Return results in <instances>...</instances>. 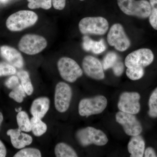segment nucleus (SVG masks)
<instances>
[{
    "instance_id": "nucleus-1",
    "label": "nucleus",
    "mask_w": 157,
    "mask_h": 157,
    "mask_svg": "<svg viewBox=\"0 0 157 157\" xmlns=\"http://www.w3.org/2000/svg\"><path fill=\"white\" fill-rule=\"evenodd\" d=\"M38 16L34 11L21 10L10 15L6 22L7 28L12 32H19L35 25Z\"/></svg>"
},
{
    "instance_id": "nucleus-2",
    "label": "nucleus",
    "mask_w": 157,
    "mask_h": 157,
    "mask_svg": "<svg viewBox=\"0 0 157 157\" xmlns=\"http://www.w3.org/2000/svg\"><path fill=\"white\" fill-rule=\"evenodd\" d=\"M117 4L125 14L140 18L148 17L151 11L150 4L147 0H117Z\"/></svg>"
},
{
    "instance_id": "nucleus-3",
    "label": "nucleus",
    "mask_w": 157,
    "mask_h": 157,
    "mask_svg": "<svg viewBox=\"0 0 157 157\" xmlns=\"http://www.w3.org/2000/svg\"><path fill=\"white\" fill-rule=\"evenodd\" d=\"M76 137L79 144L84 147L91 144L104 146L108 141L107 136L104 132L91 127L78 130L76 133Z\"/></svg>"
},
{
    "instance_id": "nucleus-4",
    "label": "nucleus",
    "mask_w": 157,
    "mask_h": 157,
    "mask_svg": "<svg viewBox=\"0 0 157 157\" xmlns=\"http://www.w3.org/2000/svg\"><path fill=\"white\" fill-rule=\"evenodd\" d=\"M107 98L99 95L82 99L78 104V113L81 116H90L103 112L107 107Z\"/></svg>"
},
{
    "instance_id": "nucleus-5",
    "label": "nucleus",
    "mask_w": 157,
    "mask_h": 157,
    "mask_svg": "<svg viewBox=\"0 0 157 157\" xmlns=\"http://www.w3.org/2000/svg\"><path fill=\"white\" fill-rule=\"evenodd\" d=\"M47 45L44 37L36 34H27L21 38L18 43L19 50L29 55L40 53Z\"/></svg>"
},
{
    "instance_id": "nucleus-6",
    "label": "nucleus",
    "mask_w": 157,
    "mask_h": 157,
    "mask_svg": "<svg viewBox=\"0 0 157 157\" xmlns=\"http://www.w3.org/2000/svg\"><path fill=\"white\" fill-rule=\"evenodd\" d=\"M78 28L84 35H103L108 30L109 24L104 17H86L79 21Z\"/></svg>"
},
{
    "instance_id": "nucleus-7",
    "label": "nucleus",
    "mask_w": 157,
    "mask_h": 157,
    "mask_svg": "<svg viewBox=\"0 0 157 157\" xmlns=\"http://www.w3.org/2000/svg\"><path fill=\"white\" fill-rule=\"evenodd\" d=\"M61 76L65 81L74 82L82 75V70L74 60L70 58H61L57 63Z\"/></svg>"
},
{
    "instance_id": "nucleus-8",
    "label": "nucleus",
    "mask_w": 157,
    "mask_h": 157,
    "mask_svg": "<svg viewBox=\"0 0 157 157\" xmlns=\"http://www.w3.org/2000/svg\"><path fill=\"white\" fill-rule=\"evenodd\" d=\"M107 39L109 45L113 46L119 51H125L131 45L130 39L120 24H115L111 27L107 35Z\"/></svg>"
},
{
    "instance_id": "nucleus-9",
    "label": "nucleus",
    "mask_w": 157,
    "mask_h": 157,
    "mask_svg": "<svg viewBox=\"0 0 157 157\" xmlns=\"http://www.w3.org/2000/svg\"><path fill=\"white\" fill-rule=\"evenodd\" d=\"M154 56L148 48H141L131 52L125 59V65L127 68L144 67L152 63Z\"/></svg>"
},
{
    "instance_id": "nucleus-10",
    "label": "nucleus",
    "mask_w": 157,
    "mask_h": 157,
    "mask_svg": "<svg viewBox=\"0 0 157 157\" xmlns=\"http://www.w3.org/2000/svg\"><path fill=\"white\" fill-rule=\"evenodd\" d=\"M72 90L70 86L63 82L57 84L55 91L54 104L58 111H67L70 106L72 99Z\"/></svg>"
},
{
    "instance_id": "nucleus-11",
    "label": "nucleus",
    "mask_w": 157,
    "mask_h": 157,
    "mask_svg": "<svg viewBox=\"0 0 157 157\" xmlns=\"http://www.w3.org/2000/svg\"><path fill=\"white\" fill-rule=\"evenodd\" d=\"M116 120L122 126L127 135L136 136L140 135L142 132L141 124L134 114L120 111L116 115Z\"/></svg>"
},
{
    "instance_id": "nucleus-12",
    "label": "nucleus",
    "mask_w": 157,
    "mask_h": 157,
    "mask_svg": "<svg viewBox=\"0 0 157 157\" xmlns=\"http://www.w3.org/2000/svg\"><path fill=\"white\" fill-rule=\"evenodd\" d=\"M140 95L137 92L123 93L118 103V108L122 112L136 114L140 110Z\"/></svg>"
},
{
    "instance_id": "nucleus-13",
    "label": "nucleus",
    "mask_w": 157,
    "mask_h": 157,
    "mask_svg": "<svg viewBox=\"0 0 157 157\" xmlns=\"http://www.w3.org/2000/svg\"><path fill=\"white\" fill-rule=\"evenodd\" d=\"M82 67L84 73L90 78L101 80L105 77L102 64L94 57L91 56L85 57L82 61Z\"/></svg>"
},
{
    "instance_id": "nucleus-14",
    "label": "nucleus",
    "mask_w": 157,
    "mask_h": 157,
    "mask_svg": "<svg viewBox=\"0 0 157 157\" xmlns=\"http://www.w3.org/2000/svg\"><path fill=\"white\" fill-rule=\"evenodd\" d=\"M0 54L3 58L15 67L21 69L24 65L23 58L17 49L8 45H3L0 48Z\"/></svg>"
},
{
    "instance_id": "nucleus-15",
    "label": "nucleus",
    "mask_w": 157,
    "mask_h": 157,
    "mask_svg": "<svg viewBox=\"0 0 157 157\" xmlns=\"http://www.w3.org/2000/svg\"><path fill=\"white\" fill-rule=\"evenodd\" d=\"M7 135L11 138V143L15 148L22 149L30 145L33 142V139L30 135L22 132L19 128L9 129Z\"/></svg>"
},
{
    "instance_id": "nucleus-16",
    "label": "nucleus",
    "mask_w": 157,
    "mask_h": 157,
    "mask_svg": "<svg viewBox=\"0 0 157 157\" xmlns=\"http://www.w3.org/2000/svg\"><path fill=\"white\" fill-rule=\"evenodd\" d=\"M50 100L47 97H40L35 99L31 105L30 112L34 117L43 118L48 112Z\"/></svg>"
},
{
    "instance_id": "nucleus-17",
    "label": "nucleus",
    "mask_w": 157,
    "mask_h": 157,
    "mask_svg": "<svg viewBox=\"0 0 157 157\" xmlns=\"http://www.w3.org/2000/svg\"><path fill=\"white\" fill-rule=\"evenodd\" d=\"M128 147L131 157H143L145 149V142L143 137L139 135L132 136Z\"/></svg>"
},
{
    "instance_id": "nucleus-18",
    "label": "nucleus",
    "mask_w": 157,
    "mask_h": 157,
    "mask_svg": "<svg viewBox=\"0 0 157 157\" xmlns=\"http://www.w3.org/2000/svg\"><path fill=\"white\" fill-rule=\"evenodd\" d=\"M82 47L86 51H91L95 54L101 53L106 49V45L103 39L99 41H94L87 36L83 37Z\"/></svg>"
},
{
    "instance_id": "nucleus-19",
    "label": "nucleus",
    "mask_w": 157,
    "mask_h": 157,
    "mask_svg": "<svg viewBox=\"0 0 157 157\" xmlns=\"http://www.w3.org/2000/svg\"><path fill=\"white\" fill-rule=\"evenodd\" d=\"M55 154L57 157H78L75 151L67 144L61 142L55 147Z\"/></svg>"
},
{
    "instance_id": "nucleus-20",
    "label": "nucleus",
    "mask_w": 157,
    "mask_h": 157,
    "mask_svg": "<svg viewBox=\"0 0 157 157\" xmlns=\"http://www.w3.org/2000/svg\"><path fill=\"white\" fill-rule=\"evenodd\" d=\"M17 76L26 94L31 95L33 93L34 88L28 72L25 70H21L17 73Z\"/></svg>"
},
{
    "instance_id": "nucleus-21",
    "label": "nucleus",
    "mask_w": 157,
    "mask_h": 157,
    "mask_svg": "<svg viewBox=\"0 0 157 157\" xmlns=\"http://www.w3.org/2000/svg\"><path fill=\"white\" fill-rule=\"evenodd\" d=\"M31 123L32 132L37 137L44 135L47 131V125L41 121V119L33 117L31 119Z\"/></svg>"
},
{
    "instance_id": "nucleus-22",
    "label": "nucleus",
    "mask_w": 157,
    "mask_h": 157,
    "mask_svg": "<svg viewBox=\"0 0 157 157\" xmlns=\"http://www.w3.org/2000/svg\"><path fill=\"white\" fill-rule=\"evenodd\" d=\"M18 128L22 132H29L32 131L31 120L25 111H21L16 116Z\"/></svg>"
},
{
    "instance_id": "nucleus-23",
    "label": "nucleus",
    "mask_w": 157,
    "mask_h": 157,
    "mask_svg": "<svg viewBox=\"0 0 157 157\" xmlns=\"http://www.w3.org/2000/svg\"><path fill=\"white\" fill-rule=\"evenodd\" d=\"M26 94L22 85L21 84H19L12 90V91L9 94V97L17 103H21L26 96Z\"/></svg>"
},
{
    "instance_id": "nucleus-24",
    "label": "nucleus",
    "mask_w": 157,
    "mask_h": 157,
    "mask_svg": "<svg viewBox=\"0 0 157 157\" xmlns=\"http://www.w3.org/2000/svg\"><path fill=\"white\" fill-rule=\"evenodd\" d=\"M148 115L152 118L157 117V87L152 93L148 101Z\"/></svg>"
},
{
    "instance_id": "nucleus-25",
    "label": "nucleus",
    "mask_w": 157,
    "mask_h": 157,
    "mask_svg": "<svg viewBox=\"0 0 157 157\" xmlns=\"http://www.w3.org/2000/svg\"><path fill=\"white\" fill-rule=\"evenodd\" d=\"M29 2L28 7L29 9H34L42 8L48 10L52 6V0H28Z\"/></svg>"
},
{
    "instance_id": "nucleus-26",
    "label": "nucleus",
    "mask_w": 157,
    "mask_h": 157,
    "mask_svg": "<svg viewBox=\"0 0 157 157\" xmlns=\"http://www.w3.org/2000/svg\"><path fill=\"white\" fill-rule=\"evenodd\" d=\"M118 60V56L115 52H110L107 54L104 57L103 61V69L107 70L109 68H112Z\"/></svg>"
},
{
    "instance_id": "nucleus-27",
    "label": "nucleus",
    "mask_w": 157,
    "mask_h": 157,
    "mask_svg": "<svg viewBox=\"0 0 157 157\" xmlns=\"http://www.w3.org/2000/svg\"><path fill=\"white\" fill-rule=\"evenodd\" d=\"M42 156L41 152L39 149L35 148H23L16 154L14 157H41Z\"/></svg>"
},
{
    "instance_id": "nucleus-28",
    "label": "nucleus",
    "mask_w": 157,
    "mask_h": 157,
    "mask_svg": "<svg viewBox=\"0 0 157 157\" xmlns=\"http://www.w3.org/2000/svg\"><path fill=\"white\" fill-rule=\"evenodd\" d=\"M126 73L130 79L133 80H138L143 77L144 75V70L143 67L128 68Z\"/></svg>"
},
{
    "instance_id": "nucleus-29",
    "label": "nucleus",
    "mask_w": 157,
    "mask_h": 157,
    "mask_svg": "<svg viewBox=\"0 0 157 157\" xmlns=\"http://www.w3.org/2000/svg\"><path fill=\"white\" fill-rule=\"evenodd\" d=\"M151 11L149 16L151 25L157 30V0H150Z\"/></svg>"
},
{
    "instance_id": "nucleus-30",
    "label": "nucleus",
    "mask_w": 157,
    "mask_h": 157,
    "mask_svg": "<svg viewBox=\"0 0 157 157\" xmlns=\"http://www.w3.org/2000/svg\"><path fill=\"white\" fill-rule=\"evenodd\" d=\"M16 73L14 66L5 62H0V76L14 75Z\"/></svg>"
},
{
    "instance_id": "nucleus-31",
    "label": "nucleus",
    "mask_w": 157,
    "mask_h": 157,
    "mask_svg": "<svg viewBox=\"0 0 157 157\" xmlns=\"http://www.w3.org/2000/svg\"><path fill=\"white\" fill-rule=\"evenodd\" d=\"M19 84V78L14 76H11L5 82L6 87L11 90H13Z\"/></svg>"
},
{
    "instance_id": "nucleus-32",
    "label": "nucleus",
    "mask_w": 157,
    "mask_h": 157,
    "mask_svg": "<svg viewBox=\"0 0 157 157\" xmlns=\"http://www.w3.org/2000/svg\"><path fill=\"white\" fill-rule=\"evenodd\" d=\"M113 73L115 76H119L123 73L124 70V65L122 62L121 61H117L114 66L113 67Z\"/></svg>"
},
{
    "instance_id": "nucleus-33",
    "label": "nucleus",
    "mask_w": 157,
    "mask_h": 157,
    "mask_svg": "<svg viewBox=\"0 0 157 157\" xmlns=\"http://www.w3.org/2000/svg\"><path fill=\"white\" fill-rule=\"evenodd\" d=\"M52 4L55 9L63 10L66 6V0H52Z\"/></svg>"
},
{
    "instance_id": "nucleus-34",
    "label": "nucleus",
    "mask_w": 157,
    "mask_h": 157,
    "mask_svg": "<svg viewBox=\"0 0 157 157\" xmlns=\"http://www.w3.org/2000/svg\"><path fill=\"white\" fill-rule=\"evenodd\" d=\"M144 156L145 157H157L154 149L151 147H148L144 152Z\"/></svg>"
},
{
    "instance_id": "nucleus-35",
    "label": "nucleus",
    "mask_w": 157,
    "mask_h": 157,
    "mask_svg": "<svg viewBox=\"0 0 157 157\" xmlns=\"http://www.w3.org/2000/svg\"><path fill=\"white\" fill-rule=\"evenodd\" d=\"M7 154L6 146L3 142L0 140V157H5Z\"/></svg>"
},
{
    "instance_id": "nucleus-36",
    "label": "nucleus",
    "mask_w": 157,
    "mask_h": 157,
    "mask_svg": "<svg viewBox=\"0 0 157 157\" xmlns=\"http://www.w3.org/2000/svg\"><path fill=\"white\" fill-rule=\"evenodd\" d=\"M3 119H4V117H3L2 113L0 112V127H1V125H2V123Z\"/></svg>"
},
{
    "instance_id": "nucleus-37",
    "label": "nucleus",
    "mask_w": 157,
    "mask_h": 157,
    "mask_svg": "<svg viewBox=\"0 0 157 157\" xmlns=\"http://www.w3.org/2000/svg\"><path fill=\"white\" fill-rule=\"evenodd\" d=\"M15 111L18 113L20 111H21V107H20L18 109H15Z\"/></svg>"
},
{
    "instance_id": "nucleus-38",
    "label": "nucleus",
    "mask_w": 157,
    "mask_h": 157,
    "mask_svg": "<svg viewBox=\"0 0 157 157\" xmlns=\"http://www.w3.org/2000/svg\"><path fill=\"white\" fill-rule=\"evenodd\" d=\"M0 1H2V2H6V1H7V0H0Z\"/></svg>"
},
{
    "instance_id": "nucleus-39",
    "label": "nucleus",
    "mask_w": 157,
    "mask_h": 157,
    "mask_svg": "<svg viewBox=\"0 0 157 157\" xmlns=\"http://www.w3.org/2000/svg\"><path fill=\"white\" fill-rule=\"evenodd\" d=\"M80 1H84V0H80Z\"/></svg>"
}]
</instances>
